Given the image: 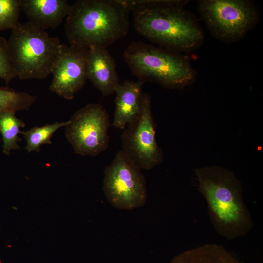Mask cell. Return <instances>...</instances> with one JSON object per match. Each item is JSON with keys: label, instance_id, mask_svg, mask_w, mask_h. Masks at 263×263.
Returning a JSON list of instances; mask_svg holds the SVG:
<instances>
[{"label": "cell", "instance_id": "6da1fadb", "mask_svg": "<svg viewBox=\"0 0 263 263\" xmlns=\"http://www.w3.org/2000/svg\"><path fill=\"white\" fill-rule=\"evenodd\" d=\"M199 190L207 202L211 223L220 235L229 240L246 235L253 227L242 197L240 182L218 167L196 169Z\"/></svg>", "mask_w": 263, "mask_h": 263}, {"label": "cell", "instance_id": "7a4b0ae2", "mask_svg": "<svg viewBox=\"0 0 263 263\" xmlns=\"http://www.w3.org/2000/svg\"><path fill=\"white\" fill-rule=\"evenodd\" d=\"M130 12L119 0L76 1L66 18L69 45L107 48L127 34Z\"/></svg>", "mask_w": 263, "mask_h": 263}, {"label": "cell", "instance_id": "3957f363", "mask_svg": "<svg viewBox=\"0 0 263 263\" xmlns=\"http://www.w3.org/2000/svg\"><path fill=\"white\" fill-rule=\"evenodd\" d=\"M139 34L165 49L189 53L198 48L204 34L194 16L181 6H166L133 11Z\"/></svg>", "mask_w": 263, "mask_h": 263}, {"label": "cell", "instance_id": "277c9868", "mask_svg": "<svg viewBox=\"0 0 263 263\" xmlns=\"http://www.w3.org/2000/svg\"><path fill=\"white\" fill-rule=\"evenodd\" d=\"M125 61L139 80L167 88H181L193 83L197 73L181 53L142 42H133L123 53Z\"/></svg>", "mask_w": 263, "mask_h": 263}, {"label": "cell", "instance_id": "5b68a950", "mask_svg": "<svg viewBox=\"0 0 263 263\" xmlns=\"http://www.w3.org/2000/svg\"><path fill=\"white\" fill-rule=\"evenodd\" d=\"M7 43L14 75L20 80L48 76L61 43L58 37L51 36L29 21L19 22Z\"/></svg>", "mask_w": 263, "mask_h": 263}, {"label": "cell", "instance_id": "8992f818", "mask_svg": "<svg viewBox=\"0 0 263 263\" xmlns=\"http://www.w3.org/2000/svg\"><path fill=\"white\" fill-rule=\"evenodd\" d=\"M197 8L211 34L227 43L242 39L260 19L257 6L248 0H200Z\"/></svg>", "mask_w": 263, "mask_h": 263}, {"label": "cell", "instance_id": "52a82bcc", "mask_svg": "<svg viewBox=\"0 0 263 263\" xmlns=\"http://www.w3.org/2000/svg\"><path fill=\"white\" fill-rule=\"evenodd\" d=\"M140 169L122 150L105 168L103 189L113 206L119 209L132 210L145 205L147 188Z\"/></svg>", "mask_w": 263, "mask_h": 263}, {"label": "cell", "instance_id": "ba28073f", "mask_svg": "<svg viewBox=\"0 0 263 263\" xmlns=\"http://www.w3.org/2000/svg\"><path fill=\"white\" fill-rule=\"evenodd\" d=\"M121 139L122 151L140 169L149 170L162 162L163 154L156 140L149 94L143 93L140 110L124 129Z\"/></svg>", "mask_w": 263, "mask_h": 263}, {"label": "cell", "instance_id": "9c48e42d", "mask_svg": "<svg viewBox=\"0 0 263 263\" xmlns=\"http://www.w3.org/2000/svg\"><path fill=\"white\" fill-rule=\"evenodd\" d=\"M65 127V135L75 152L96 156L109 146V115L98 103L87 104L76 111Z\"/></svg>", "mask_w": 263, "mask_h": 263}, {"label": "cell", "instance_id": "30bf717a", "mask_svg": "<svg viewBox=\"0 0 263 263\" xmlns=\"http://www.w3.org/2000/svg\"><path fill=\"white\" fill-rule=\"evenodd\" d=\"M88 49L60 44L51 69L50 91L65 99L74 98L87 80Z\"/></svg>", "mask_w": 263, "mask_h": 263}, {"label": "cell", "instance_id": "8fae6325", "mask_svg": "<svg viewBox=\"0 0 263 263\" xmlns=\"http://www.w3.org/2000/svg\"><path fill=\"white\" fill-rule=\"evenodd\" d=\"M114 59L107 48L91 47L86 60V76L103 96L114 93L119 85Z\"/></svg>", "mask_w": 263, "mask_h": 263}, {"label": "cell", "instance_id": "7c38bea8", "mask_svg": "<svg viewBox=\"0 0 263 263\" xmlns=\"http://www.w3.org/2000/svg\"><path fill=\"white\" fill-rule=\"evenodd\" d=\"M20 3L28 21L44 30L58 27L70 7L66 0H20Z\"/></svg>", "mask_w": 263, "mask_h": 263}, {"label": "cell", "instance_id": "4fadbf2b", "mask_svg": "<svg viewBox=\"0 0 263 263\" xmlns=\"http://www.w3.org/2000/svg\"><path fill=\"white\" fill-rule=\"evenodd\" d=\"M144 82L126 80L119 84L115 93V110L112 126L124 129L139 113L141 105Z\"/></svg>", "mask_w": 263, "mask_h": 263}, {"label": "cell", "instance_id": "5bb4252c", "mask_svg": "<svg viewBox=\"0 0 263 263\" xmlns=\"http://www.w3.org/2000/svg\"><path fill=\"white\" fill-rule=\"evenodd\" d=\"M171 263H244L236 259L224 247L207 244L185 251Z\"/></svg>", "mask_w": 263, "mask_h": 263}, {"label": "cell", "instance_id": "9a60e30c", "mask_svg": "<svg viewBox=\"0 0 263 263\" xmlns=\"http://www.w3.org/2000/svg\"><path fill=\"white\" fill-rule=\"evenodd\" d=\"M15 112H8L0 115V134L3 142V152L8 155L12 150L20 149L18 142L21 141L19 137L20 129L25 126V123L17 118Z\"/></svg>", "mask_w": 263, "mask_h": 263}, {"label": "cell", "instance_id": "2e32d148", "mask_svg": "<svg viewBox=\"0 0 263 263\" xmlns=\"http://www.w3.org/2000/svg\"><path fill=\"white\" fill-rule=\"evenodd\" d=\"M69 122V120L55 122L40 127L35 126L26 132H20L26 142L25 149L28 153L39 152L40 146L43 144H51L53 134L59 129L66 127Z\"/></svg>", "mask_w": 263, "mask_h": 263}, {"label": "cell", "instance_id": "e0dca14e", "mask_svg": "<svg viewBox=\"0 0 263 263\" xmlns=\"http://www.w3.org/2000/svg\"><path fill=\"white\" fill-rule=\"evenodd\" d=\"M35 101L36 97L26 92L0 86V115L8 112L28 110Z\"/></svg>", "mask_w": 263, "mask_h": 263}, {"label": "cell", "instance_id": "ac0fdd59", "mask_svg": "<svg viewBox=\"0 0 263 263\" xmlns=\"http://www.w3.org/2000/svg\"><path fill=\"white\" fill-rule=\"evenodd\" d=\"M20 10V0H0V32L17 26Z\"/></svg>", "mask_w": 263, "mask_h": 263}, {"label": "cell", "instance_id": "d6986e66", "mask_svg": "<svg viewBox=\"0 0 263 263\" xmlns=\"http://www.w3.org/2000/svg\"><path fill=\"white\" fill-rule=\"evenodd\" d=\"M119 1L130 12L166 6H184L189 1L184 0H119Z\"/></svg>", "mask_w": 263, "mask_h": 263}, {"label": "cell", "instance_id": "ffe728a7", "mask_svg": "<svg viewBox=\"0 0 263 263\" xmlns=\"http://www.w3.org/2000/svg\"><path fill=\"white\" fill-rule=\"evenodd\" d=\"M15 77L11 63L7 40L0 36V79L8 84Z\"/></svg>", "mask_w": 263, "mask_h": 263}]
</instances>
